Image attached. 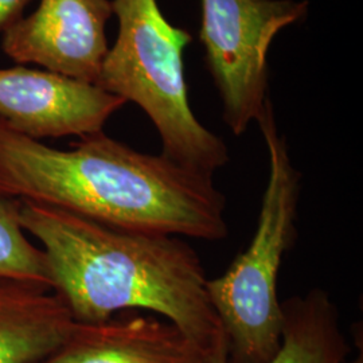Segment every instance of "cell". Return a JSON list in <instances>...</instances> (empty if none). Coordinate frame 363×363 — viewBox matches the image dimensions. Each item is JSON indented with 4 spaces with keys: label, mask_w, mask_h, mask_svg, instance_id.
<instances>
[{
    "label": "cell",
    "mask_w": 363,
    "mask_h": 363,
    "mask_svg": "<svg viewBox=\"0 0 363 363\" xmlns=\"http://www.w3.org/2000/svg\"><path fill=\"white\" fill-rule=\"evenodd\" d=\"M0 196L140 233L225 240L226 199L213 178L97 132L52 148L0 121Z\"/></svg>",
    "instance_id": "cell-1"
},
{
    "label": "cell",
    "mask_w": 363,
    "mask_h": 363,
    "mask_svg": "<svg viewBox=\"0 0 363 363\" xmlns=\"http://www.w3.org/2000/svg\"><path fill=\"white\" fill-rule=\"evenodd\" d=\"M19 220L40 242L52 291L76 322L97 323L130 310L156 313L228 361L206 271L182 237L116 229L26 201Z\"/></svg>",
    "instance_id": "cell-2"
},
{
    "label": "cell",
    "mask_w": 363,
    "mask_h": 363,
    "mask_svg": "<svg viewBox=\"0 0 363 363\" xmlns=\"http://www.w3.org/2000/svg\"><path fill=\"white\" fill-rule=\"evenodd\" d=\"M256 121L269 155L256 232L226 272L208 280V298L228 343V363H268L280 349L284 318L277 280L298 238L301 175L277 130L269 99Z\"/></svg>",
    "instance_id": "cell-3"
},
{
    "label": "cell",
    "mask_w": 363,
    "mask_h": 363,
    "mask_svg": "<svg viewBox=\"0 0 363 363\" xmlns=\"http://www.w3.org/2000/svg\"><path fill=\"white\" fill-rule=\"evenodd\" d=\"M112 7L118 34L96 85L143 109L159 132L163 155L213 178L229 152L189 103L182 54L191 35L169 23L157 0H113Z\"/></svg>",
    "instance_id": "cell-4"
},
{
    "label": "cell",
    "mask_w": 363,
    "mask_h": 363,
    "mask_svg": "<svg viewBox=\"0 0 363 363\" xmlns=\"http://www.w3.org/2000/svg\"><path fill=\"white\" fill-rule=\"evenodd\" d=\"M201 40L223 103V120L240 136L269 99L267 52L276 34L307 13V1L201 0Z\"/></svg>",
    "instance_id": "cell-5"
},
{
    "label": "cell",
    "mask_w": 363,
    "mask_h": 363,
    "mask_svg": "<svg viewBox=\"0 0 363 363\" xmlns=\"http://www.w3.org/2000/svg\"><path fill=\"white\" fill-rule=\"evenodd\" d=\"M109 0H40L37 10L3 30L1 49L18 64L94 84L106 52Z\"/></svg>",
    "instance_id": "cell-6"
},
{
    "label": "cell",
    "mask_w": 363,
    "mask_h": 363,
    "mask_svg": "<svg viewBox=\"0 0 363 363\" xmlns=\"http://www.w3.org/2000/svg\"><path fill=\"white\" fill-rule=\"evenodd\" d=\"M127 101L100 86L49 70L0 69V121L34 140L103 132Z\"/></svg>",
    "instance_id": "cell-7"
},
{
    "label": "cell",
    "mask_w": 363,
    "mask_h": 363,
    "mask_svg": "<svg viewBox=\"0 0 363 363\" xmlns=\"http://www.w3.org/2000/svg\"><path fill=\"white\" fill-rule=\"evenodd\" d=\"M38 363H228L152 313L77 322L64 345Z\"/></svg>",
    "instance_id": "cell-8"
},
{
    "label": "cell",
    "mask_w": 363,
    "mask_h": 363,
    "mask_svg": "<svg viewBox=\"0 0 363 363\" xmlns=\"http://www.w3.org/2000/svg\"><path fill=\"white\" fill-rule=\"evenodd\" d=\"M77 322L45 283L0 277V363H38L60 349Z\"/></svg>",
    "instance_id": "cell-9"
},
{
    "label": "cell",
    "mask_w": 363,
    "mask_h": 363,
    "mask_svg": "<svg viewBox=\"0 0 363 363\" xmlns=\"http://www.w3.org/2000/svg\"><path fill=\"white\" fill-rule=\"evenodd\" d=\"M280 349L268 363H363L349 361L351 349L340 325L337 304L319 288L281 301Z\"/></svg>",
    "instance_id": "cell-10"
},
{
    "label": "cell",
    "mask_w": 363,
    "mask_h": 363,
    "mask_svg": "<svg viewBox=\"0 0 363 363\" xmlns=\"http://www.w3.org/2000/svg\"><path fill=\"white\" fill-rule=\"evenodd\" d=\"M19 208L21 201L0 196V277L50 286L45 253L27 238L19 220Z\"/></svg>",
    "instance_id": "cell-11"
},
{
    "label": "cell",
    "mask_w": 363,
    "mask_h": 363,
    "mask_svg": "<svg viewBox=\"0 0 363 363\" xmlns=\"http://www.w3.org/2000/svg\"><path fill=\"white\" fill-rule=\"evenodd\" d=\"M30 0H0V31L18 21Z\"/></svg>",
    "instance_id": "cell-12"
}]
</instances>
